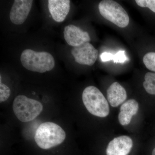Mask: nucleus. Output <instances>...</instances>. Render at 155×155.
Segmentation results:
<instances>
[{"label": "nucleus", "instance_id": "nucleus-10", "mask_svg": "<svg viewBox=\"0 0 155 155\" xmlns=\"http://www.w3.org/2000/svg\"><path fill=\"white\" fill-rule=\"evenodd\" d=\"M48 9L53 19L58 22L64 21L70 8L69 0H49Z\"/></svg>", "mask_w": 155, "mask_h": 155}, {"label": "nucleus", "instance_id": "nucleus-4", "mask_svg": "<svg viewBox=\"0 0 155 155\" xmlns=\"http://www.w3.org/2000/svg\"><path fill=\"white\" fill-rule=\"evenodd\" d=\"M43 108L41 103L25 95L17 96L13 102L14 114L23 122H30L35 119L41 113Z\"/></svg>", "mask_w": 155, "mask_h": 155}, {"label": "nucleus", "instance_id": "nucleus-19", "mask_svg": "<svg viewBox=\"0 0 155 155\" xmlns=\"http://www.w3.org/2000/svg\"><path fill=\"white\" fill-rule=\"evenodd\" d=\"M152 155H155V147L154 149L153 150L152 153Z\"/></svg>", "mask_w": 155, "mask_h": 155}, {"label": "nucleus", "instance_id": "nucleus-16", "mask_svg": "<svg viewBox=\"0 0 155 155\" xmlns=\"http://www.w3.org/2000/svg\"><path fill=\"white\" fill-rule=\"evenodd\" d=\"M136 3L142 8H148L155 13V0H136Z\"/></svg>", "mask_w": 155, "mask_h": 155}, {"label": "nucleus", "instance_id": "nucleus-5", "mask_svg": "<svg viewBox=\"0 0 155 155\" xmlns=\"http://www.w3.org/2000/svg\"><path fill=\"white\" fill-rule=\"evenodd\" d=\"M99 11L101 16L120 28H125L129 23L128 14L121 5L112 0L100 2Z\"/></svg>", "mask_w": 155, "mask_h": 155}, {"label": "nucleus", "instance_id": "nucleus-9", "mask_svg": "<svg viewBox=\"0 0 155 155\" xmlns=\"http://www.w3.org/2000/svg\"><path fill=\"white\" fill-rule=\"evenodd\" d=\"M133 147L132 139L127 136L118 137L111 140L107 147V155H127Z\"/></svg>", "mask_w": 155, "mask_h": 155}, {"label": "nucleus", "instance_id": "nucleus-11", "mask_svg": "<svg viewBox=\"0 0 155 155\" xmlns=\"http://www.w3.org/2000/svg\"><path fill=\"white\" fill-rule=\"evenodd\" d=\"M107 97L112 107H116L124 102L127 98V93L125 88L118 82H115L107 91Z\"/></svg>", "mask_w": 155, "mask_h": 155}, {"label": "nucleus", "instance_id": "nucleus-15", "mask_svg": "<svg viewBox=\"0 0 155 155\" xmlns=\"http://www.w3.org/2000/svg\"><path fill=\"white\" fill-rule=\"evenodd\" d=\"M11 91L10 88L2 83L0 84V102L1 103L5 101L8 99L11 95Z\"/></svg>", "mask_w": 155, "mask_h": 155}, {"label": "nucleus", "instance_id": "nucleus-3", "mask_svg": "<svg viewBox=\"0 0 155 155\" xmlns=\"http://www.w3.org/2000/svg\"><path fill=\"white\" fill-rule=\"evenodd\" d=\"M82 98L84 104L90 114L100 117L109 115L110 107L107 101L95 87L90 86L84 89Z\"/></svg>", "mask_w": 155, "mask_h": 155}, {"label": "nucleus", "instance_id": "nucleus-8", "mask_svg": "<svg viewBox=\"0 0 155 155\" xmlns=\"http://www.w3.org/2000/svg\"><path fill=\"white\" fill-rule=\"evenodd\" d=\"M64 32V38L67 43L74 47L79 46L91 41L88 32L74 25L66 26Z\"/></svg>", "mask_w": 155, "mask_h": 155}, {"label": "nucleus", "instance_id": "nucleus-12", "mask_svg": "<svg viewBox=\"0 0 155 155\" xmlns=\"http://www.w3.org/2000/svg\"><path fill=\"white\" fill-rule=\"evenodd\" d=\"M138 109V103L135 100H129L123 103L120 107L119 114V120L120 124L122 125L129 124L132 116L137 114Z\"/></svg>", "mask_w": 155, "mask_h": 155}, {"label": "nucleus", "instance_id": "nucleus-6", "mask_svg": "<svg viewBox=\"0 0 155 155\" xmlns=\"http://www.w3.org/2000/svg\"><path fill=\"white\" fill-rule=\"evenodd\" d=\"M71 52L75 62L81 65L89 66L94 64L98 55L97 50L89 42L73 48Z\"/></svg>", "mask_w": 155, "mask_h": 155}, {"label": "nucleus", "instance_id": "nucleus-17", "mask_svg": "<svg viewBox=\"0 0 155 155\" xmlns=\"http://www.w3.org/2000/svg\"><path fill=\"white\" fill-rule=\"evenodd\" d=\"M127 58L125 55V51H120L114 55V63H123L127 61Z\"/></svg>", "mask_w": 155, "mask_h": 155}, {"label": "nucleus", "instance_id": "nucleus-1", "mask_svg": "<svg viewBox=\"0 0 155 155\" xmlns=\"http://www.w3.org/2000/svg\"><path fill=\"white\" fill-rule=\"evenodd\" d=\"M66 137V133L61 126L53 122H46L38 127L35 140L39 147L46 150L61 144Z\"/></svg>", "mask_w": 155, "mask_h": 155}, {"label": "nucleus", "instance_id": "nucleus-14", "mask_svg": "<svg viewBox=\"0 0 155 155\" xmlns=\"http://www.w3.org/2000/svg\"><path fill=\"white\" fill-rule=\"evenodd\" d=\"M143 62L147 69L155 72V52L146 54L143 58Z\"/></svg>", "mask_w": 155, "mask_h": 155}, {"label": "nucleus", "instance_id": "nucleus-2", "mask_svg": "<svg viewBox=\"0 0 155 155\" xmlns=\"http://www.w3.org/2000/svg\"><path fill=\"white\" fill-rule=\"evenodd\" d=\"M20 61L25 69L39 73L51 71L55 66L54 59L51 54L31 49H26L22 52Z\"/></svg>", "mask_w": 155, "mask_h": 155}, {"label": "nucleus", "instance_id": "nucleus-13", "mask_svg": "<svg viewBox=\"0 0 155 155\" xmlns=\"http://www.w3.org/2000/svg\"><path fill=\"white\" fill-rule=\"evenodd\" d=\"M143 87L146 91L152 95H155V73L147 72L144 77Z\"/></svg>", "mask_w": 155, "mask_h": 155}, {"label": "nucleus", "instance_id": "nucleus-18", "mask_svg": "<svg viewBox=\"0 0 155 155\" xmlns=\"http://www.w3.org/2000/svg\"><path fill=\"white\" fill-rule=\"evenodd\" d=\"M100 57L102 61L107 62L114 60V55L110 53L104 52L101 55Z\"/></svg>", "mask_w": 155, "mask_h": 155}, {"label": "nucleus", "instance_id": "nucleus-7", "mask_svg": "<svg viewBox=\"0 0 155 155\" xmlns=\"http://www.w3.org/2000/svg\"><path fill=\"white\" fill-rule=\"evenodd\" d=\"M32 0H15L10 13L11 22L21 25L27 19L32 7Z\"/></svg>", "mask_w": 155, "mask_h": 155}]
</instances>
